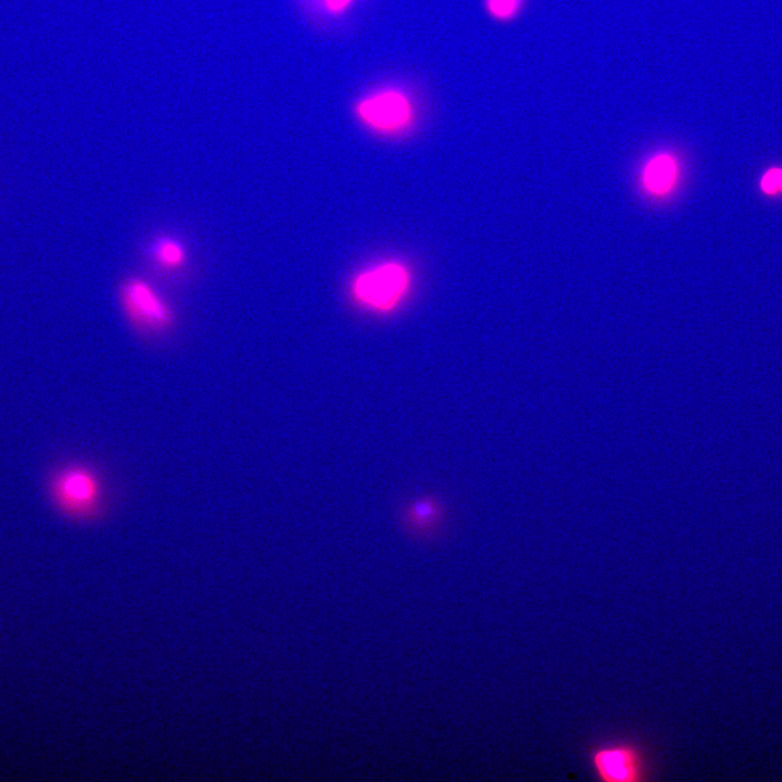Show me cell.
Returning a JSON list of instances; mask_svg holds the SVG:
<instances>
[{"label":"cell","instance_id":"obj_1","mask_svg":"<svg viewBox=\"0 0 782 782\" xmlns=\"http://www.w3.org/2000/svg\"><path fill=\"white\" fill-rule=\"evenodd\" d=\"M48 494L54 508L72 521L98 519L104 510L105 488L101 475L85 463H67L48 479Z\"/></svg>","mask_w":782,"mask_h":782},{"label":"cell","instance_id":"obj_2","mask_svg":"<svg viewBox=\"0 0 782 782\" xmlns=\"http://www.w3.org/2000/svg\"><path fill=\"white\" fill-rule=\"evenodd\" d=\"M117 302L130 328L142 338H162L176 327L173 304L142 277L123 278L117 287Z\"/></svg>","mask_w":782,"mask_h":782},{"label":"cell","instance_id":"obj_3","mask_svg":"<svg viewBox=\"0 0 782 782\" xmlns=\"http://www.w3.org/2000/svg\"><path fill=\"white\" fill-rule=\"evenodd\" d=\"M411 287L408 269L396 261H388L357 274L352 282L355 301L376 313L393 311Z\"/></svg>","mask_w":782,"mask_h":782},{"label":"cell","instance_id":"obj_4","mask_svg":"<svg viewBox=\"0 0 782 782\" xmlns=\"http://www.w3.org/2000/svg\"><path fill=\"white\" fill-rule=\"evenodd\" d=\"M357 119L368 129L384 136L407 130L414 110L406 93L398 88H382L367 93L355 104Z\"/></svg>","mask_w":782,"mask_h":782},{"label":"cell","instance_id":"obj_5","mask_svg":"<svg viewBox=\"0 0 782 782\" xmlns=\"http://www.w3.org/2000/svg\"><path fill=\"white\" fill-rule=\"evenodd\" d=\"M594 773L606 782H636L646 772L643 754L631 743L615 742L600 745L591 753Z\"/></svg>","mask_w":782,"mask_h":782},{"label":"cell","instance_id":"obj_6","mask_svg":"<svg viewBox=\"0 0 782 782\" xmlns=\"http://www.w3.org/2000/svg\"><path fill=\"white\" fill-rule=\"evenodd\" d=\"M679 164L677 159L667 152L654 154L645 163L642 171L644 189L655 197L668 194L678 181Z\"/></svg>","mask_w":782,"mask_h":782},{"label":"cell","instance_id":"obj_7","mask_svg":"<svg viewBox=\"0 0 782 782\" xmlns=\"http://www.w3.org/2000/svg\"><path fill=\"white\" fill-rule=\"evenodd\" d=\"M150 253L156 266L166 272L181 269L188 261L185 243L172 235H162L151 242Z\"/></svg>","mask_w":782,"mask_h":782},{"label":"cell","instance_id":"obj_8","mask_svg":"<svg viewBox=\"0 0 782 782\" xmlns=\"http://www.w3.org/2000/svg\"><path fill=\"white\" fill-rule=\"evenodd\" d=\"M527 0H484L488 14L499 22H508L517 17Z\"/></svg>","mask_w":782,"mask_h":782},{"label":"cell","instance_id":"obj_9","mask_svg":"<svg viewBox=\"0 0 782 782\" xmlns=\"http://www.w3.org/2000/svg\"><path fill=\"white\" fill-rule=\"evenodd\" d=\"M759 187L768 197H782V167L773 166L767 169L759 180Z\"/></svg>","mask_w":782,"mask_h":782},{"label":"cell","instance_id":"obj_10","mask_svg":"<svg viewBox=\"0 0 782 782\" xmlns=\"http://www.w3.org/2000/svg\"><path fill=\"white\" fill-rule=\"evenodd\" d=\"M353 0H324L325 8L332 14L345 11Z\"/></svg>","mask_w":782,"mask_h":782},{"label":"cell","instance_id":"obj_11","mask_svg":"<svg viewBox=\"0 0 782 782\" xmlns=\"http://www.w3.org/2000/svg\"><path fill=\"white\" fill-rule=\"evenodd\" d=\"M429 512H431V507L428 504L426 506L417 505L415 513H413L414 521L421 525L427 524L432 516V513Z\"/></svg>","mask_w":782,"mask_h":782}]
</instances>
